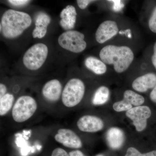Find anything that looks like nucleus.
Here are the masks:
<instances>
[{
    "mask_svg": "<svg viewBox=\"0 0 156 156\" xmlns=\"http://www.w3.org/2000/svg\"><path fill=\"white\" fill-rule=\"evenodd\" d=\"M132 50L126 46L108 45L100 50L99 57L105 64L112 65L118 73L125 72L129 68L134 59Z\"/></svg>",
    "mask_w": 156,
    "mask_h": 156,
    "instance_id": "nucleus-1",
    "label": "nucleus"
},
{
    "mask_svg": "<svg viewBox=\"0 0 156 156\" xmlns=\"http://www.w3.org/2000/svg\"><path fill=\"white\" fill-rule=\"evenodd\" d=\"M9 3L12 5L15 6H23L28 4L30 1L27 0H9Z\"/></svg>",
    "mask_w": 156,
    "mask_h": 156,
    "instance_id": "nucleus-25",
    "label": "nucleus"
},
{
    "mask_svg": "<svg viewBox=\"0 0 156 156\" xmlns=\"http://www.w3.org/2000/svg\"><path fill=\"white\" fill-rule=\"evenodd\" d=\"M69 156H86L79 150H75L69 152Z\"/></svg>",
    "mask_w": 156,
    "mask_h": 156,
    "instance_id": "nucleus-27",
    "label": "nucleus"
},
{
    "mask_svg": "<svg viewBox=\"0 0 156 156\" xmlns=\"http://www.w3.org/2000/svg\"><path fill=\"white\" fill-rule=\"evenodd\" d=\"M54 138L56 142L68 148L78 150L83 147V143L80 137L69 128H59L54 135Z\"/></svg>",
    "mask_w": 156,
    "mask_h": 156,
    "instance_id": "nucleus-8",
    "label": "nucleus"
},
{
    "mask_svg": "<svg viewBox=\"0 0 156 156\" xmlns=\"http://www.w3.org/2000/svg\"><path fill=\"white\" fill-rule=\"evenodd\" d=\"M84 34L76 30L65 32L58 37V42L60 47L74 53H80L86 49L87 44Z\"/></svg>",
    "mask_w": 156,
    "mask_h": 156,
    "instance_id": "nucleus-6",
    "label": "nucleus"
},
{
    "mask_svg": "<svg viewBox=\"0 0 156 156\" xmlns=\"http://www.w3.org/2000/svg\"><path fill=\"white\" fill-rule=\"evenodd\" d=\"M37 108V102L35 98L30 95H22L15 101L11 116L15 122L23 123L33 116Z\"/></svg>",
    "mask_w": 156,
    "mask_h": 156,
    "instance_id": "nucleus-4",
    "label": "nucleus"
},
{
    "mask_svg": "<svg viewBox=\"0 0 156 156\" xmlns=\"http://www.w3.org/2000/svg\"><path fill=\"white\" fill-rule=\"evenodd\" d=\"M48 53V47L42 43H38L27 50L23 55V62L27 68L37 70L44 63Z\"/></svg>",
    "mask_w": 156,
    "mask_h": 156,
    "instance_id": "nucleus-5",
    "label": "nucleus"
},
{
    "mask_svg": "<svg viewBox=\"0 0 156 156\" xmlns=\"http://www.w3.org/2000/svg\"><path fill=\"white\" fill-rule=\"evenodd\" d=\"M31 23V18L27 13L9 9L2 16L1 32L6 38H15L28 28Z\"/></svg>",
    "mask_w": 156,
    "mask_h": 156,
    "instance_id": "nucleus-2",
    "label": "nucleus"
},
{
    "mask_svg": "<svg viewBox=\"0 0 156 156\" xmlns=\"http://www.w3.org/2000/svg\"><path fill=\"white\" fill-rule=\"evenodd\" d=\"M123 99L134 107L141 106L145 101L142 95L131 90H127L124 92Z\"/></svg>",
    "mask_w": 156,
    "mask_h": 156,
    "instance_id": "nucleus-19",
    "label": "nucleus"
},
{
    "mask_svg": "<svg viewBox=\"0 0 156 156\" xmlns=\"http://www.w3.org/2000/svg\"><path fill=\"white\" fill-rule=\"evenodd\" d=\"M119 30L116 22L112 20H105L98 27L95 34L96 41L99 44H104L116 35Z\"/></svg>",
    "mask_w": 156,
    "mask_h": 156,
    "instance_id": "nucleus-10",
    "label": "nucleus"
},
{
    "mask_svg": "<svg viewBox=\"0 0 156 156\" xmlns=\"http://www.w3.org/2000/svg\"><path fill=\"white\" fill-rule=\"evenodd\" d=\"M51 22L50 16L44 12L39 13L35 20V28L32 33L34 38H42L44 37L47 33L48 26Z\"/></svg>",
    "mask_w": 156,
    "mask_h": 156,
    "instance_id": "nucleus-15",
    "label": "nucleus"
},
{
    "mask_svg": "<svg viewBox=\"0 0 156 156\" xmlns=\"http://www.w3.org/2000/svg\"><path fill=\"white\" fill-rule=\"evenodd\" d=\"M150 98L152 101L156 103V85L150 94Z\"/></svg>",
    "mask_w": 156,
    "mask_h": 156,
    "instance_id": "nucleus-28",
    "label": "nucleus"
},
{
    "mask_svg": "<svg viewBox=\"0 0 156 156\" xmlns=\"http://www.w3.org/2000/svg\"><path fill=\"white\" fill-rule=\"evenodd\" d=\"M79 130L85 133H96L104 127V122L99 117L93 115H86L79 118L76 122Z\"/></svg>",
    "mask_w": 156,
    "mask_h": 156,
    "instance_id": "nucleus-9",
    "label": "nucleus"
},
{
    "mask_svg": "<svg viewBox=\"0 0 156 156\" xmlns=\"http://www.w3.org/2000/svg\"><path fill=\"white\" fill-rule=\"evenodd\" d=\"M151 61L156 69V42L154 46V53L151 57Z\"/></svg>",
    "mask_w": 156,
    "mask_h": 156,
    "instance_id": "nucleus-29",
    "label": "nucleus"
},
{
    "mask_svg": "<svg viewBox=\"0 0 156 156\" xmlns=\"http://www.w3.org/2000/svg\"><path fill=\"white\" fill-rule=\"evenodd\" d=\"M85 91L86 87L82 80L78 78L70 79L62 90L61 99L63 106L67 108L77 106L83 100Z\"/></svg>",
    "mask_w": 156,
    "mask_h": 156,
    "instance_id": "nucleus-3",
    "label": "nucleus"
},
{
    "mask_svg": "<svg viewBox=\"0 0 156 156\" xmlns=\"http://www.w3.org/2000/svg\"><path fill=\"white\" fill-rule=\"evenodd\" d=\"M95 156H105L103 154H98L97 155Z\"/></svg>",
    "mask_w": 156,
    "mask_h": 156,
    "instance_id": "nucleus-30",
    "label": "nucleus"
},
{
    "mask_svg": "<svg viewBox=\"0 0 156 156\" xmlns=\"http://www.w3.org/2000/svg\"><path fill=\"white\" fill-rule=\"evenodd\" d=\"M95 2V1L92 0H78L77 1V3L79 8L81 9H85L89 5L90 3L92 2Z\"/></svg>",
    "mask_w": 156,
    "mask_h": 156,
    "instance_id": "nucleus-24",
    "label": "nucleus"
},
{
    "mask_svg": "<svg viewBox=\"0 0 156 156\" xmlns=\"http://www.w3.org/2000/svg\"><path fill=\"white\" fill-rule=\"evenodd\" d=\"M150 108L146 105L134 107L126 112V116L131 120L137 132L144 131L147 125V119L151 116Z\"/></svg>",
    "mask_w": 156,
    "mask_h": 156,
    "instance_id": "nucleus-7",
    "label": "nucleus"
},
{
    "mask_svg": "<svg viewBox=\"0 0 156 156\" xmlns=\"http://www.w3.org/2000/svg\"><path fill=\"white\" fill-rule=\"evenodd\" d=\"M125 156H156V151L142 154L136 148L130 147L127 149Z\"/></svg>",
    "mask_w": 156,
    "mask_h": 156,
    "instance_id": "nucleus-21",
    "label": "nucleus"
},
{
    "mask_svg": "<svg viewBox=\"0 0 156 156\" xmlns=\"http://www.w3.org/2000/svg\"><path fill=\"white\" fill-rule=\"evenodd\" d=\"M50 156H69V155L64 149L57 147L53 150Z\"/></svg>",
    "mask_w": 156,
    "mask_h": 156,
    "instance_id": "nucleus-23",
    "label": "nucleus"
},
{
    "mask_svg": "<svg viewBox=\"0 0 156 156\" xmlns=\"http://www.w3.org/2000/svg\"><path fill=\"white\" fill-rule=\"evenodd\" d=\"M112 108L115 111L120 112L128 111L133 108V107L130 103L122 99V100L115 102L113 105Z\"/></svg>",
    "mask_w": 156,
    "mask_h": 156,
    "instance_id": "nucleus-20",
    "label": "nucleus"
},
{
    "mask_svg": "<svg viewBox=\"0 0 156 156\" xmlns=\"http://www.w3.org/2000/svg\"><path fill=\"white\" fill-rule=\"evenodd\" d=\"M110 96V91L106 86H102L98 87L92 96V104L94 106H101L108 101Z\"/></svg>",
    "mask_w": 156,
    "mask_h": 156,
    "instance_id": "nucleus-17",
    "label": "nucleus"
},
{
    "mask_svg": "<svg viewBox=\"0 0 156 156\" xmlns=\"http://www.w3.org/2000/svg\"><path fill=\"white\" fill-rule=\"evenodd\" d=\"M15 98L10 93H7L0 98V116L3 117L11 111L14 103Z\"/></svg>",
    "mask_w": 156,
    "mask_h": 156,
    "instance_id": "nucleus-18",
    "label": "nucleus"
},
{
    "mask_svg": "<svg viewBox=\"0 0 156 156\" xmlns=\"http://www.w3.org/2000/svg\"><path fill=\"white\" fill-rule=\"evenodd\" d=\"M77 12L74 6L69 5L61 11L60 25L65 30H70L75 26Z\"/></svg>",
    "mask_w": 156,
    "mask_h": 156,
    "instance_id": "nucleus-14",
    "label": "nucleus"
},
{
    "mask_svg": "<svg viewBox=\"0 0 156 156\" xmlns=\"http://www.w3.org/2000/svg\"><path fill=\"white\" fill-rule=\"evenodd\" d=\"M62 90V85L60 81L53 79L45 84L42 88V94L48 102L54 103L61 98Z\"/></svg>",
    "mask_w": 156,
    "mask_h": 156,
    "instance_id": "nucleus-11",
    "label": "nucleus"
},
{
    "mask_svg": "<svg viewBox=\"0 0 156 156\" xmlns=\"http://www.w3.org/2000/svg\"><path fill=\"white\" fill-rule=\"evenodd\" d=\"M106 139L109 147L117 150L121 148L124 144L125 135L122 129L117 127H112L107 131Z\"/></svg>",
    "mask_w": 156,
    "mask_h": 156,
    "instance_id": "nucleus-13",
    "label": "nucleus"
},
{
    "mask_svg": "<svg viewBox=\"0 0 156 156\" xmlns=\"http://www.w3.org/2000/svg\"><path fill=\"white\" fill-rule=\"evenodd\" d=\"M148 26L150 30L154 33H156V6L149 20Z\"/></svg>",
    "mask_w": 156,
    "mask_h": 156,
    "instance_id": "nucleus-22",
    "label": "nucleus"
},
{
    "mask_svg": "<svg viewBox=\"0 0 156 156\" xmlns=\"http://www.w3.org/2000/svg\"><path fill=\"white\" fill-rule=\"evenodd\" d=\"M85 65L88 69L98 75L104 74L107 70L106 64L101 59L89 56L85 59Z\"/></svg>",
    "mask_w": 156,
    "mask_h": 156,
    "instance_id": "nucleus-16",
    "label": "nucleus"
},
{
    "mask_svg": "<svg viewBox=\"0 0 156 156\" xmlns=\"http://www.w3.org/2000/svg\"><path fill=\"white\" fill-rule=\"evenodd\" d=\"M7 93V88L5 84H0V98L3 97Z\"/></svg>",
    "mask_w": 156,
    "mask_h": 156,
    "instance_id": "nucleus-26",
    "label": "nucleus"
},
{
    "mask_svg": "<svg viewBox=\"0 0 156 156\" xmlns=\"http://www.w3.org/2000/svg\"><path fill=\"white\" fill-rule=\"evenodd\" d=\"M156 85V75L150 73L136 78L132 83V87L136 92L144 93L153 89Z\"/></svg>",
    "mask_w": 156,
    "mask_h": 156,
    "instance_id": "nucleus-12",
    "label": "nucleus"
}]
</instances>
